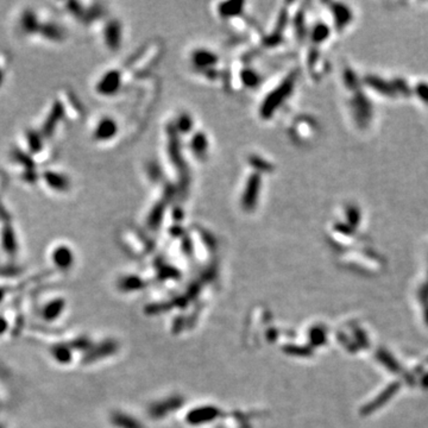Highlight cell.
<instances>
[{
	"label": "cell",
	"mask_w": 428,
	"mask_h": 428,
	"mask_svg": "<svg viewBox=\"0 0 428 428\" xmlns=\"http://www.w3.org/2000/svg\"><path fill=\"white\" fill-rule=\"evenodd\" d=\"M62 309V302L60 301H53L49 304L44 307L43 309V316L45 320H53L56 316H59L60 312Z\"/></svg>",
	"instance_id": "obj_9"
},
{
	"label": "cell",
	"mask_w": 428,
	"mask_h": 428,
	"mask_svg": "<svg viewBox=\"0 0 428 428\" xmlns=\"http://www.w3.org/2000/svg\"><path fill=\"white\" fill-rule=\"evenodd\" d=\"M192 149L198 156H203L204 153H206L207 149H209V141H207V137L204 135V132H198L193 137Z\"/></svg>",
	"instance_id": "obj_7"
},
{
	"label": "cell",
	"mask_w": 428,
	"mask_h": 428,
	"mask_svg": "<svg viewBox=\"0 0 428 428\" xmlns=\"http://www.w3.org/2000/svg\"><path fill=\"white\" fill-rule=\"evenodd\" d=\"M177 128H179L182 132H188L189 130L193 128V120L192 117L188 116L187 113H182L177 119Z\"/></svg>",
	"instance_id": "obj_11"
},
{
	"label": "cell",
	"mask_w": 428,
	"mask_h": 428,
	"mask_svg": "<svg viewBox=\"0 0 428 428\" xmlns=\"http://www.w3.org/2000/svg\"><path fill=\"white\" fill-rule=\"evenodd\" d=\"M116 132H117L116 122L111 118H104L102 120H100V123L98 124V128L95 130L94 136L96 140L106 141V140H110V138H112L113 136H116Z\"/></svg>",
	"instance_id": "obj_3"
},
{
	"label": "cell",
	"mask_w": 428,
	"mask_h": 428,
	"mask_svg": "<svg viewBox=\"0 0 428 428\" xmlns=\"http://www.w3.org/2000/svg\"><path fill=\"white\" fill-rule=\"evenodd\" d=\"M120 86V73L117 71H108L100 80L98 85V90L102 94H112L117 92Z\"/></svg>",
	"instance_id": "obj_2"
},
{
	"label": "cell",
	"mask_w": 428,
	"mask_h": 428,
	"mask_svg": "<svg viewBox=\"0 0 428 428\" xmlns=\"http://www.w3.org/2000/svg\"><path fill=\"white\" fill-rule=\"evenodd\" d=\"M244 2L240 1H230V2H222L218 5V13L222 18H232L236 17L237 14H240L243 10Z\"/></svg>",
	"instance_id": "obj_5"
},
{
	"label": "cell",
	"mask_w": 428,
	"mask_h": 428,
	"mask_svg": "<svg viewBox=\"0 0 428 428\" xmlns=\"http://www.w3.org/2000/svg\"><path fill=\"white\" fill-rule=\"evenodd\" d=\"M54 261L57 265H60L61 268H67L71 261V255L69 252L68 249L60 248L56 249V251L54 252Z\"/></svg>",
	"instance_id": "obj_8"
},
{
	"label": "cell",
	"mask_w": 428,
	"mask_h": 428,
	"mask_svg": "<svg viewBox=\"0 0 428 428\" xmlns=\"http://www.w3.org/2000/svg\"><path fill=\"white\" fill-rule=\"evenodd\" d=\"M261 191V176L259 174H252L248 179L242 195V206L245 211H252L258 201Z\"/></svg>",
	"instance_id": "obj_1"
},
{
	"label": "cell",
	"mask_w": 428,
	"mask_h": 428,
	"mask_svg": "<svg viewBox=\"0 0 428 428\" xmlns=\"http://www.w3.org/2000/svg\"><path fill=\"white\" fill-rule=\"evenodd\" d=\"M106 38L108 47L117 49L120 42V26L118 23H111L106 28Z\"/></svg>",
	"instance_id": "obj_6"
},
{
	"label": "cell",
	"mask_w": 428,
	"mask_h": 428,
	"mask_svg": "<svg viewBox=\"0 0 428 428\" xmlns=\"http://www.w3.org/2000/svg\"><path fill=\"white\" fill-rule=\"evenodd\" d=\"M240 77H242L243 83L246 85V87H254L258 82V75L251 69H245V71H242Z\"/></svg>",
	"instance_id": "obj_10"
},
{
	"label": "cell",
	"mask_w": 428,
	"mask_h": 428,
	"mask_svg": "<svg viewBox=\"0 0 428 428\" xmlns=\"http://www.w3.org/2000/svg\"><path fill=\"white\" fill-rule=\"evenodd\" d=\"M5 328H6V322L2 320V319H0V333H1Z\"/></svg>",
	"instance_id": "obj_12"
},
{
	"label": "cell",
	"mask_w": 428,
	"mask_h": 428,
	"mask_svg": "<svg viewBox=\"0 0 428 428\" xmlns=\"http://www.w3.org/2000/svg\"><path fill=\"white\" fill-rule=\"evenodd\" d=\"M218 61L216 56L209 50H198L193 55V62L198 68H211Z\"/></svg>",
	"instance_id": "obj_4"
},
{
	"label": "cell",
	"mask_w": 428,
	"mask_h": 428,
	"mask_svg": "<svg viewBox=\"0 0 428 428\" xmlns=\"http://www.w3.org/2000/svg\"><path fill=\"white\" fill-rule=\"evenodd\" d=\"M4 295H5V290H4V289L0 288V301L2 300V297H4Z\"/></svg>",
	"instance_id": "obj_13"
}]
</instances>
